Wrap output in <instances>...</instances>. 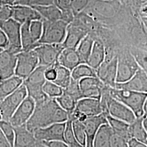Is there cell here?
Masks as SVG:
<instances>
[{"mask_svg":"<svg viewBox=\"0 0 147 147\" xmlns=\"http://www.w3.org/2000/svg\"><path fill=\"white\" fill-rule=\"evenodd\" d=\"M2 50H3V49H0V51H1Z\"/></svg>","mask_w":147,"mask_h":147,"instance_id":"f5cc1de1","label":"cell"},{"mask_svg":"<svg viewBox=\"0 0 147 147\" xmlns=\"http://www.w3.org/2000/svg\"><path fill=\"white\" fill-rule=\"evenodd\" d=\"M105 116L114 134L123 137L127 141L131 138L129 133V124L115 118L109 114L105 115Z\"/></svg>","mask_w":147,"mask_h":147,"instance_id":"603a6c76","label":"cell"},{"mask_svg":"<svg viewBox=\"0 0 147 147\" xmlns=\"http://www.w3.org/2000/svg\"><path fill=\"white\" fill-rule=\"evenodd\" d=\"M42 20L31 21L30 24V32L35 44H38L42 34Z\"/></svg>","mask_w":147,"mask_h":147,"instance_id":"f35d334b","label":"cell"},{"mask_svg":"<svg viewBox=\"0 0 147 147\" xmlns=\"http://www.w3.org/2000/svg\"><path fill=\"white\" fill-rule=\"evenodd\" d=\"M118 56L110 59H105L104 62L96 69L97 78L104 84L115 88L116 86Z\"/></svg>","mask_w":147,"mask_h":147,"instance_id":"8fae6325","label":"cell"},{"mask_svg":"<svg viewBox=\"0 0 147 147\" xmlns=\"http://www.w3.org/2000/svg\"><path fill=\"white\" fill-rule=\"evenodd\" d=\"M59 65L70 70L82 64L76 49L64 48L58 57L57 62Z\"/></svg>","mask_w":147,"mask_h":147,"instance_id":"44dd1931","label":"cell"},{"mask_svg":"<svg viewBox=\"0 0 147 147\" xmlns=\"http://www.w3.org/2000/svg\"><path fill=\"white\" fill-rule=\"evenodd\" d=\"M71 75L72 79L78 81L87 77L97 78L96 70L87 64H79L71 71Z\"/></svg>","mask_w":147,"mask_h":147,"instance_id":"4dcf8cb0","label":"cell"},{"mask_svg":"<svg viewBox=\"0 0 147 147\" xmlns=\"http://www.w3.org/2000/svg\"><path fill=\"white\" fill-rule=\"evenodd\" d=\"M0 129L3 134L7 141L9 143L11 147H13L15 132L14 127L9 121L1 120L0 121Z\"/></svg>","mask_w":147,"mask_h":147,"instance_id":"e575fe53","label":"cell"},{"mask_svg":"<svg viewBox=\"0 0 147 147\" xmlns=\"http://www.w3.org/2000/svg\"><path fill=\"white\" fill-rule=\"evenodd\" d=\"M74 111L88 117L102 113V108L100 100L92 98H82L77 101Z\"/></svg>","mask_w":147,"mask_h":147,"instance_id":"ffe728a7","label":"cell"},{"mask_svg":"<svg viewBox=\"0 0 147 147\" xmlns=\"http://www.w3.org/2000/svg\"><path fill=\"white\" fill-rule=\"evenodd\" d=\"M72 121L71 118H68L66 121L64 134V142L69 147H84L79 143L74 135L72 128Z\"/></svg>","mask_w":147,"mask_h":147,"instance_id":"d6a6232c","label":"cell"},{"mask_svg":"<svg viewBox=\"0 0 147 147\" xmlns=\"http://www.w3.org/2000/svg\"><path fill=\"white\" fill-rule=\"evenodd\" d=\"M14 0H0V5H13Z\"/></svg>","mask_w":147,"mask_h":147,"instance_id":"681fc988","label":"cell"},{"mask_svg":"<svg viewBox=\"0 0 147 147\" xmlns=\"http://www.w3.org/2000/svg\"><path fill=\"white\" fill-rule=\"evenodd\" d=\"M128 147H147V144L140 142L135 138H131L127 141Z\"/></svg>","mask_w":147,"mask_h":147,"instance_id":"7dc6e473","label":"cell"},{"mask_svg":"<svg viewBox=\"0 0 147 147\" xmlns=\"http://www.w3.org/2000/svg\"><path fill=\"white\" fill-rule=\"evenodd\" d=\"M16 54L9 47L0 51V82L15 75Z\"/></svg>","mask_w":147,"mask_h":147,"instance_id":"4fadbf2b","label":"cell"},{"mask_svg":"<svg viewBox=\"0 0 147 147\" xmlns=\"http://www.w3.org/2000/svg\"><path fill=\"white\" fill-rule=\"evenodd\" d=\"M20 23L13 18L0 21V28L5 32L9 42L8 47L18 53L22 50Z\"/></svg>","mask_w":147,"mask_h":147,"instance_id":"30bf717a","label":"cell"},{"mask_svg":"<svg viewBox=\"0 0 147 147\" xmlns=\"http://www.w3.org/2000/svg\"><path fill=\"white\" fill-rule=\"evenodd\" d=\"M53 68L55 69L56 75L53 82L57 84L63 89H65L67 87L71 81V71L57 63L53 65Z\"/></svg>","mask_w":147,"mask_h":147,"instance_id":"f1b7e54d","label":"cell"},{"mask_svg":"<svg viewBox=\"0 0 147 147\" xmlns=\"http://www.w3.org/2000/svg\"><path fill=\"white\" fill-rule=\"evenodd\" d=\"M91 0H70L71 9L74 16L79 14L88 5Z\"/></svg>","mask_w":147,"mask_h":147,"instance_id":"ab89813d","label":"cell"},{"mask_svg":"<svg viewBox=\"0 0 147 147\" xmlns=\"http://www.w3.org/2000/svg\"><path fill=\"white\" fill-rule=\"evenodd\" d=\"M20 24L34 20H41L42 16L33 7L24 5H12V16Z\"/></svg>","mask_w":147,"mask_h":147,"instance_id":"e0dca14e","label":"cell"},{"mask_svg":"<svg viewBox=\"0 0 147 147\" xmlns=\"http://www.w3.org/2000/svg\"><path fill=\"white\" fill-rule=\"evenodd\" d=\"M87 34L88 32L85 29L71 23L67 27L62 45L64 48L76 49L81 40Z\"/></svg>","mask_w":147,"mask_h":147,"instance_id":"ac0fdd59","label":"cell"},{"mask_svg":"<svg viewBox=\"0 0 147 147\" xmlns=\"http://www.w3.org/2000/svg\"><path fill=\"white\" fill-rule=\"evenodd\" d=\"M42 90L45 94L50 98H56L63 93V89L53 81H46L42 87Z\"/></svg>","mask_w":147,"mask_h":147,"instance_id":"d590c367","label":"cell"},{"mask_svg":"<svg viewBox=\"0 0 147 147\" xmlns=\"http://www.w3.org/2000/svg\"><path fill=\"white\" fill-rule=\"evenodd\" d=\"M109 87L105 86L102 89L100 102L102 108V113L117 119L131 124L136 118L134 112L126 105L116 100L111 96Z\"/></svg>","mask_w":147,"mask_h":147,"instance_id":"7a4b0ae2","label":"cell"},{"mask_svg":"<svg viewBox=\"0 0 147 147\" xmlns=\"http://www.w3.org/2000/svg\"><path fill=\"white\" fill-rule=\"evenodd\" d=\"M53 3L57 6L61 11L71 9L70 0H53Z\"/></svg>","mask_w":147,"mask_h":147,"instance_id":"7bdbcfd3","label":"cell"},{"mask_svg":"<svg viewBox=\"0 0 147 147\" xmlns=\"http://www.w3.org/2000/svg\"><path fill=\"white\" fill-rule=\"evenodd\" d=\"M15 137L13 147H34L39 141L33 132L27 129L26 125L14 127Z\"/></svg>","mask_w":147,"mask_h":147,"instance_id":"d6986e66","label":"cell"},{"mask_svg":"<svg viewBox=\"0 0 147 147\" xmlns=\"http://www.w3.org/2000/svg\"><path fill=\"white\" fill-rule=\"evenodd\" d=\"M9 47V42L5 32L0 28V49H5Z\"/></svg>","mask_w":147,"mask_h":147,"instance_id":"bcb514c9","label":"cell"},{"mask_svg":"<svg viewBox=\"0 0 147 147\" xmlns=\"http://www.w3.org/2000/svg\"><path fill=\"white\" fill-rule=\"evenodd\" d=\"M63 89V92L73 98L76 101L82 98V92L79 85V81L71 79V81L67 88Z\"/></svg>","mask_w":147,"mask_h":147,"instance_id":"8d00e7d4","label":"cell"},{"mask_svg":"<svg viewBox=\"0 0 147 147\" xmlns=\"http://www.w3.org/2000/svg\"><path fill=\"white\" fill-rule=\"evenodd\" d=\"M79 85L81 92L95 87H104L105 85L98 78L87 77L79 80Z\"/></svg>","mask_w":147,"mask_h":147,"instance_id":"74e56055","label":"cell"},{"mask_svg":"<svg viewBox=\"0 0 147 147\" xmlns=\"http://www.w3.org/2000/svg\"><path fill=\"white\" fill-rule=\"evenodd\" d=\"M82 122L86 138V147H93L95 136L99 128L101 125L108 123L105 115L102 113L97 116L88 117Z\"/></svg>","mask_w":147,"mask_h":147,"instance_id":"2e32d148","label":"cell"},{"mask_svg":"<svg viewBox=\"0 0 147 147\" xmlns=\"http://www.w3.org/2000/svg\"><path fill=\"white\" fill-rule=\"evenodd\" d=\"M112 130L108 123L102 124L95 136L93 147H110Z\"/></svg>","mask_w":147,"mask_h":147,"instance_id":"484cf974","label":"cell"},{"mask_svg":"<svg viewBox=\"0 0 147 147\" xmlns=\"http://www.w3.org/2000/svg\"><path fill=\"white\" fill-rule=\"evenodd\" d=\"M94 40L88 34L81 40L76 50L82 64H87Z\"/></svg>","mask_w":147,"mask_h":147,"instance_id":"83f0119b","label":"cell"},{"mask_svg":"<svg viewBox=\"0 0 147 147\" xmlns=\"http://www.w3.org/2000/svg\"><path fill=\"white\" fill-rule=\"evenodd\" d=\"M68 119V113L59 105L56 99L48 97L36 103L33 113L26 126L33 133L39 129L55 123L65 122Z\"/></svg>","mask_w":147,"mask_h":147,"instance_id":"6da1fadb","label":"cell"},{"mask_svg":"<svg viewBox=\"0 0 147 147\" xmlns=\"http://www.w3.org/2000/svg\"><path fill=\"white\" fill-rule=\"evenodd\" d=\"M72 128L77 141L82 146L86 147V138L82 122L78 119H74L72 121Z\"/></svg>","mask_w":147,"mask_h":147,"instance_id":"836d02e7","label":"cell"},{"mask_svg":"<svg viewBox=\"0 0 147 147\" xmlns=\"http://www.w3.org/2000/svg\"><path fill=\"white\" fill-rule=\"evenodd\" d=\"M34 147H47V146H46L45 145H44V144H42V142H39L37 145L36 146H35Z\"/></svg>","mask_w":147,"mask_h":147,"instance_id":"f907efd6","label":"cell"},{"mask_svg":"<svg viewBox=\"0 0 147 147\" xmlns=\"http://www.w3.org/2000/svg\"><path fill=\"white\" fill-rule=\"evenodd\" d=\"M27 96L26 88L21 84L11 94L0 102V112L2 120L9 121L19 106Z\"/></svg>","mask_w":147,"mask_h":147,"instance_id":"52a82bcc","label":"cell"},{"mask_svg":"<svg viewBox=\"0 0 147 147\" xmlns=\"http://www.w3.org/2000/svg\"><path fill=\"white\" fill-rule=\"evenodd\" d=\"M142 119L143 117L136 118L135 121L130 124L129 133L131 138H135L147 145V131L142 125Z\"/></svg>","mask_w":147,"mask_h":147,"instance_id":"4316f807","label":"cell"},{"mask_svg":"<svg viewBox=\"0 0 147 147\" xmlns=\"http://www.w3.org/2000/svg\"><path fill=\"white\" fill-rule=\"evenodd\" d=\"M2 116H1V112H0V121L2 120Z\"/></svg>","mask_w":147,"mask_h":147,"instance_id":"816d5d0a","label":"cell"},{"mask_svg":"<svg viewBox=\"0 0 147 147\" xmlns=\"http://www.w3.org/2000/svg\"><path fill=\"white\" fill-rule=\"evenodd\" d=\"M47 68V67L38 65L23 81L22 84L26 88L27 95L31 96L34 100L35 103L43 101L49 97L42 90L43 85L47 81L45 72Z\"/></svg>","mask_w":147,"mask_h":147,"instance_id":"277c9868","label":"cell"},{"mask_svg":"<svg viewBox=\"0 0 147 147\" xmlns=\"http://www.w3.org/2000/svg\"><path fill=\"white\" fill-rule=\"evenodd\" d=\"M30 22H27L21 24L20 30L21 47L22 51L33 50L40 44H35L32 38L30 32Z\"/></svg>","mask_w":147,"mask_h":147,"instance_id":"f546056e","label":"cell"},{"mask_svg":"<svg viewBox=\"0 0 147 147\" xmlns=\"http://www.w3.org/2000/svg\"><path fill=\"white\" fill-rule=\"evenodd\" d=\"M64 48L62 44H40L33 50L38 58V65L50 67L57 62L58 57Z\"/></svg>","mask_w":147,"mask_h":147,"instance_id":"ba28073f","label":"cell"},{"mask_svg":"<svg viewBox=\"0 0 147 147\" xmlns=\"http://www.w3.org/2000/svg\"><path fill=\"white\" fill-rule=\"evenodd\" d=\"M66 121L57 123L40 128L33 132L39 142L61 141L64 142V134Z\"/></svg>","mask_w":147,"mask_h":147,"instance_id":"5bb4252c","label":"cell"},{"mask_svg":"<svg viewBox=\"0 0 147 147\" xmlns=\"http://www.w3.org/2000/svg\"><path fill=\"white\" fill-rule=\"evenodd\" d=\"M36 103L31 96L27 95L17 108L9 121L13 127L26 125L31 118Z\"/></svg>","mask_w":147,"mask_h":147,"instance_id":"7c38bea8","label":"cell"},{"mask_svg":"<svg viewBox=\"0 0 147 147\" xmlns=\"http://www.w3.org/2000/svg\"><path fill=\"white\" fill-rule=\"evenodd\" d=\"M56 71L53 66L48 67L45 72V77L47 81H53L56 78Z\"/></svg>","mask_w":147,"mask_h":147,"instance_id":"f6af8a7d","label":"cell"},{"mask_svg":"<svg viewBox=\"0 0 147 147\" xmlns=\"http://www.w3.org/2000/svg\"><path fill=\"white\" fill-rule=\"evenodd\" d=\"M68 25V24L61 20L50 21L43 19L42 34L38 44H62L65 39Z\"/></svg>","mask_w":147,"mask_h":147,"instance_id":"5b68a950","label":"cell"},{"mask_svg":"<svg viewBox=\"0 0 147 147\" xmlns=\"http://www.w3.org/2000/svg\"><path fill=\"white\" fill-rule=\"evenodd\" d=\"M23 83V80L16 75L0 82V102L14 92Z\"/></svg>","mask_w":147,"mask_h":147,"instance_id":"cb8c5ba5","label":"cell"},{"mask_svg":"<svg viewBox=\"0 0 147 147\" xmlns=\"http://www.w3.org/2000/svg\"><path fill=\"white\" fill-rule=\"evenodd\" d=\"M42 16L44 20L50 21L61 20V11L53 3L47 5H38L32 6Z\"/></svg>","mask_w":147,"mask_h":147,"instance_id":"d4e9b609","label":"cell"},{"mask_svg":"<svg viewBox=\"0 0 147 147\" xmlns=\"http://www.w3.org/2000/svg\"><path fill=\"white\" fill-rule=\"evenodd\" d=\"M55 99L59 105L68 113V115L73 113L77 102L73 98L63 92L62 94Z\"/></svg>","mask_w":147,"mask_h":147,"instance_id":"1f68e13d","label":"cell"},{"mask_svg":"<svg viewBox=\"0 0 147 147\" xmlns=\"http://www.w3.org/2000/svg\"><path fill=\"white\" fill-rule=\"evenodd\" d=\"M115 88L147 93V71L140 67L128 81L123 83H116Z\"/></svg>","mask_w":147,"mask_h":147,"instance_id":"9a60e30c","label":"cell"},{"mask_svg":"<svg viewBox=\"0 0 147 147\" xmlns=\"http://www.w3.org/2000/svg\"><path fill=\"white\" fill-rule=\"evenodd\" d=\"M40 142L47 147H69L65 142L61 141H42Z\"/></svg>","mask_w":147,"mask_h":147,"instance_id":"ee69618b","label":"cell"},{"mask_svg":"<svg viewBox=\"0 0 147 147\" xmlns=\"http://www.w3.org/2000/svg\"><path fill=\"white\" fill-rule=\"evenodd\" d=\"M109 90L111 96L126 105L134 112L136 118L142 117L146 114L143 111V106L147 100V93L111 87H109Z\"/></svg>","mask_w":147,"mask_h":147,"instance_id":"3957f363","label":"cell"},{"mask_svg":"<svg viewBox=\"0 0 147 147\" xmlns=\"http://www.w3.org/2000/svg\"><path fill=\"white\" fill-rule=\"evenodd\" d=\"M140 68V65L131 53L118 57L116 83H123L128 81Z\"/></svg>","mask_w":147,"mask_h":147,"instance_id":"9c48e42d","label":"cell"},{"mask_svg":"<svg viewBox=\"0 0 147 147\" xmlns=\"http://www.w3.org/2000/svg\"><path fill=\"white\" fill-rule=\"evenodd\" d=\"M110 147H128L127 141L113 132L111 137Z\"/></svg>","mask_w":147,"mask_h":147,"instance_id":"60d3db41","label":"cell"},{"mask_svg":"<svg viewBox=\"0 0 147 147\" xmlns=\"http://www.w3.org/2000/svg\"><path fill=\"white\" fill-rule=\"evenodd\" d=\"M106 57L104 45L100 40H94L87 64L96 69L104 62Z\"/></svg>","mask_w":147,"mask_h":147,"instance_id":"7402d4cb","label":"cell"},{"mask_svg":"<svg viewBox=\"0 0 147 147\" xmlns=\"http://www.w3.org/2000/svg\"><path fill=\"white\" fill-rule=\"evenodd\" d=\"M0 147H11L5 136L0 129Z\"/></svg>","mask_w":147,"mask_h":147,"instance_id":"c3c4849f","label":"cell"},{"mask_svg":"<svg viewBox=\"0 0 147 147\" xmlns=\"http://www.w3.org/2000/svg\"><path fill=\"white\" fill-rule=\"evenodd\" d=\"M12 16V5H0V21H5Z\"/></svg>","mask_w":147,"mask_h":147,"instance_id":"b9f144b4","label":"cell"},{"mask_svg":"<svg viewBox=\"0 0 147 147\" xmlns=\"http://www.w3.org/2000/svg\"><path fill=\"white\" fill-rule=\"evenodd\" d=\"M38 66V58L34 50L21 51L16 54L15 75L23 81Z\"/></svg>","mask_w":147,"mask_h":147,"instance_id":"8992f818","label":"cell"}]
</instances>
